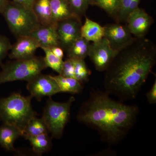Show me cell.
<instances>
[{"label":"cell","instance_id":"cell-1","mask_svg":"<svg viewBox=\"0 0 156 156\" xmlns=\"http://www.w3.org/2000/svg\"><path fill=\"white\" fill-rule=\"evenodd\" d=\"M156 63L153 42L144 37L135 38L117 52L105 71V91L122 101L134 99Z\"/></svg>","mask_w":156,"mask_h":156},{"label":"cell","instance_id":"cell-2","mask_svg":"<svg viewBox=\"0 0 156 156\" xmlns=\"http://www.w3.org/2000/svg\"><path fill=\"white\" fill-rule=\"evenodd\" d=\"M105 91L92 89L77 115L79 122L97 130L110 145L121 142L134 126L139 112L136 105L112 99Z\"/></svg>","mask_w":156,"mask_h":156},{"label":"cell","instance_id":"cell-3","mask_svg":"<svg viewBox=\"0 0 156 156\" xmlns=\"http://www.w3.org/2000/svg\"><path fill=\"white\" fill-rule=\"evenodd\" d=\"M32 97L14 93L0 98V121L17 127L22 131L31 119L37 116L31 104Z\"/></svg>","mask_w":156,"mask_h":156},{"label":"cell","instance_id":"cell-4","mask_svg":"<svg viewBox=\"0 0 156 156\" xmlns=\"http://www.w3.org/2000/svg\"><path fill=\"white\" fill-rule=\"evenodd\" d=\"M9 29L16 38L30 36L41 25L32 10L8 1L2 13Z\"/></svg>","mask_w":156,"mask_h":156},{"label":"cell","instance_id":"cell-5","mask_svg":"<svg viewBox=\"0 0 156 156\" xmlns=\"http://www.w3.org/2000/svg\"><path fill=\"white\" fill-rule=\"evenodd\" d=\"M1 66L0 85L16 81L27 82L47 68L44 57L36 56L24 59H15Z\"/></svg>","mask_w":156,"mask_h":156},{"label":"cell","instance_id":"cell-6","mask_svg":"<svg viewBox=\"0 0 156 156\" xmlns=\"http://www.w3.org/2000/svg\"><path fill=\"white\" fill-rule=\"evenodd\" d=\"M75 100L73 96L64 102H56L50 98L44 108L42 118L53 138L59 139L69 119L72 105Z\"/></svg>","mask_w":156,"mask_h":156},{"label":"cell","instance_id":"cell-7","mask_svg":"<svg viewBox=\"0 0 156 156\" xmlns=\"http://www.w3.org/2000/svg\"><path fill=\"white\" fill-rule=\"evenodd\" d=\"M118 51L114 50L105 38L90 44L88 56L95 68L99 72H105L112 61Z\"/></svg>","mask_w":156,"mask_h":156},{"label":"cell","instance_id":"cell-8","mask_svg":"<svg viewBox=\"0 0 156 156\" xmlns=\"http://www.w3.org/2000/svg\"><path fill=\"white\" fill-rule=\"evenodd\" d=\"M81 18L73 16L56 23L59 46L66 51L77 39L81 37Z\"/></svg>","mask_w":156,"mask_h":156},{"label":"cell","instance_id":"cell-9","mask_svg":"<svg viewBox=\"0 0 156 156\" xmlns=\"http://www.w3.org/2000/svg\"><path fill=\"white\" fill-rule=\"evenodd\" d=\"M27 88L31 96L38 101L43 97H50L60 92L53 76L42 74L41 73L27 81Z\"/></svg>","mask_w":156,"mask_h":156},{"label":"cell","instance_id":"cell-10","mask_svg":"<svg viewBox=\"0 0 156 156\" xmlns=\"http://www.w3.org/2000/svg\"><path fill=\"white\" fill-rule=\"evenodd\" d=\"M104 37L108 41L114 50L119 51L131 44L135 38L127 25L119 23L109 24L104 27Z\"/></svg>","mask_w":156,"mask_h":156},{"label":"cell","instance_id":"cell-11","mask_svg":"<svg viewBox=\"0 0 156 156\" xmlns=\"http://www.w3.org/2000/svg\"><path fill=\"white\" fill-rule=\"evenodd\" d=\"M126 22L133 36L141 38L145 37L154 20L144 10L138 7L129 14Z\"/></svg>","mask_w":156,"mask_h":156},{"label":"cell","instance_id":"cell-12","mask_svg":"<svg viewBox=\"0 0 156 156\" xmlns=\"http://www.w3.org/2000/svg\"><path fill=\"white\" fill-rule=\"evenodd\" d=\"M40 46L30 36L17 38V41L12 45L9 57L11 59H24L33 57Z\"/></svg>","mask_w":156,"mask_h":156},{"label":"cell","instance_id":"cell-13","mask_svg":"<svg viewBox=\"0 0 156 156\" xmlns=\"http://www.w3.org/2000/svg\"><path fill=\"white\" fill-rule=\"evenodd\" d=\"M30 36L36 41L40 48H50L54 46H60L56 23H51L45 25L41 24L30 34Z\"/></svg>","mask_w":156,"mask_h":156},{"label":"cell","instance_id":"cell-14","mask_svg":"<svg viewBox=\"0 0 156 156\" xmlns=\"http://www.w3.org/2000/svg\"><path fill=\"white\" fill-rule=\"evenodd\" d=\"M22 136V131L16 126L7 124L0 126V145L6 151H15L14 143Z\"/></svg>","mask_w":156,"mask_h":156},{"label":"cell","instance_id":"cell-15","mask_svg":"<svg viewBox=\"0 0 156 156\" xmlns=\"http://www.w3.org/2000/svg\"><path fill=\"white\" fill-rule=\"evenodd\" d=\"M51 11V23L58 21L76 16L71 9L67 0H50Z\"/></svg>","mask_w":156,"mask_h":156},{"label":"cell","instance_id":"cell-16","mask_svg":"<svg viewBox=\"0 0 156 156\" xmlns=\"http://www.w3.org/2000/svg\"><path fill=\"white\" fill-rule=\"evenodd\" d=\"M105 30L97 23L86 18L83 25L81 28V36L92 43L100 41L104 37Z\"/></svg>","mask_w":156,"mask_h":156},{"label":"cell","instance_id":"cell-17","mask_svg":"<svg viewBox=\"0 0 156 156\" xmlns=\"http://www.w3.org/2000/svg\"><path fill=\"white\" fill-rule=\"evenodd\" d=\"M53 77L58 85L60 92L79 94L83 90V86L82 83L75 78L66 77L59 74L53 76Z\"/></svg>","mask_w":156,"mask_h":156},{"label":"cell","instance_id":"cell-18","mask_svg":"<svg viewBox=\"0 0 156 156\" xmlns=\"http://www.w3.org/2000/svg\"><path fill=\"white\" fill-rule=\"evenodd\" d=\"M90 44L89 41L80 37L66 50L67 58L85 59L88 56Z\"/></svg>","mask_w":156,"mask_h":156},{"label":"cell","instance_id":"cell-19","mask_svg":"<svg viewBox=\"0 0 156 156\" xmlns=\"http://www.w3.org/2000/svg\"><path fill=\"white\" fill-rule=\"evenodd\" d=\"M32 10L41 25L51 23L50 0H36Z\"/></svg>","mask_w":156,"mask_h":156},{"label":"cell","instance_id":"cell-20","mask_svg":"<svg viewBox=\"0 0 156 156\" xmlns=\"http://www.w3.org/2000/svg\"><path fill=\"white\" fill-rule=\"evenodd\" d=\"M25 138L30 142L33 151L37 154L41 155L52 148L51 138L48 136V133L35 136H26Z\"/></svg>","mask_w":156,"mask_h":156},{"label":"cell","instance_id":"cell-21","mask_svg":"<svg viewBox=\"0 0 156 156\" xmlns=\"http://www.w3.org/2000/svg\"><path fill=\"white\" fill-rule=\"evenodd\" d=\"M49 132L47 126L42 118L35 116L30 120L23 130V136H35Z\"/></svg>","mask_w":156,"mask_h":156},{"label":"cell","instance_id":"cell-22","mask_svg":"<svg viewBox=\"0 0 156 156\" xmlns=\"http://www.w3.org/2000/svg\"><path fill=\"white\" fill-rule=\"evenodd\" d=\"M140 0H119L115 17L119 21L126 22L129 14L138 8Z\"/></svg>","mask_w":156,"mask_h":156},{"label":"cell","instance_id":"cell-23","mask_svg":"<svg viewBox=\"0 0 156 156\" xmlns=\"http://www.w3.org/2000/svg\"><path fill=\"white\" fill-rule=\"evenodd\" d=\"M74 66V78L81 83L89 81L91 71L87 67L84 59L72 58Z\"/></svg>","mask_w":156,"mask_h":156},{"label":"cell","instance_id":"cell-24","mask_svg":"<svg viewBox=\"0 0 156 156\" xmlns=\"http://www.w3.org/2000/svg\"><path fill=\"white\" fill-rule=\"evenodd\" d=\"M41 48L45 53L44 59L47 67L50 68L58 74H60L63 65V59L53 54L50 48Z\"/></svg>","mask_w":156,"mask_h":156},{"label":"cell","instance_id":"cell-25","mask_svg":"<svg viewBox=\"0 0 156 156\" xmlns=\"http://www.w3.org/2000/svg\"><path fill=\"white\" fill-rule=\"evenodd\" d=\"M119 2V0H90V4L100 7L109 15L115 17Z\"/></svg>","mask_w":156,"mask_h":156},{"label":"cell","instance_id":"cell-26","mask_svg":"<svg viewBox=\"0 0 156 156\" xmlns=\"http://www.w3.org/2000/svg\"><path fill=\"white\" fill-rule=\"evenodd\" d=\"M75 15L81 18L88 9L90 0H67Z\"/></svg>","mask_w":156,"mask_h":156},{"label":"cell","instance_id":"cell-27","mask_svg":"<svg viewBox=\"0 0 156 156\" xmlns=\"http://www.w3.org/2000/svg\"><path fill=\"white\" fill-rule=\"evenodd\" d=\"M11 41L8 37L0 35V66L3 64V60L8 55L12 47Z\"/></svg>","mask_w":156,"mask_h":156},{"label":"cell","instance_id":"cell-28","mask_svg":"<svg viewBox=\"0 0 156 156\" xmlns=\"http://www.w3.org/2000/svg\"><path fill=\"white\" fill-rule=\"evenodd\" d=\"M60 75L66 77L74 78V66L72 58H67L63 61Z\"/></svg>","mask_w":156,"mask_h":156},{"label":"cell","instance_id":"cell-29","mask_svg":"<svg viewBox=\"0 0 156 156\" xmlns=\"http://www.w3.org/2000/svg\"><path fill=\"white\" fill-rule=\"evenodd\" d=\"M147 98L150 104L156 103V80H155L153 85L150 91L147 93Z\"/></svg>","mask_w":156,"mask_h":156},{"label":"cell","instance_id":"cell-30","mask_svg":"<svg viewBox=\"0 0 156 156\" xmlns=\"http://www.w3.org/2000/svg\"><path fill=\"white\" fill-rule=\"evenodd\" d=\"M12 1L27 9H32L36 0H12Z\"/></svg>","mask_w":156,"mask_h":156},{"label":"cell","instance_id":"cell-31","mask_svg":"<svg viewBox=\"0 0 156 156\" xmlns=\"http://www.w3.org/2000/svg\"><path fill=\"white\" fill-rule=\"evenodd\" d=\"M50 50L53 54L59 58H63L64 57V51L62 48L60 46H56L50 48Z\"/></svg>","mask_w":156,"mask_h":156},{"label":"cell","instance_id":"cell-32","mask_svg":"<svg viewBox=\"0 0 156 156\" xmlns=\"http://www.w3.org/2000/svg\"><path fill=\"white\" fill-rule=\"evenodd\" d=\"M8 1L9 0H0V13L1 14H2L3 10L5 7L8 2Z\"/></svg>","mask_w":156,"mask_h":156}]
</instances>
